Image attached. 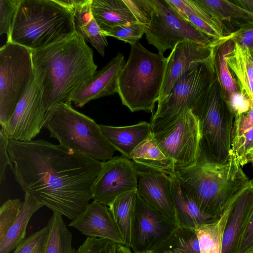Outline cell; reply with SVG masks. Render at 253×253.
Wrapping results in <instances>:
<instances>
[{
    "label": "cell",
    "mask_w": 253,
    "mask_h": 253,
    "mask_svg": "<svg viewBox=\"0 0 253 253\" xmlns=\"http://www.w3.org/2000/svg\"><path fill=\"white\" fill-rule=\"evenodd\" d=\"M234 43L233 50L227 57V64L236 79L239 90L253 104V61L248 48Z\"/></svg>",
    "instance_id": "obj_26"
},
{
    "label": "cell",
    "mask_w": 253,
    "mask_h": 253,
    "mask_svg": "<svg viewBox=\"0 0 253 253\" xmlns=\"http://www.w3.org/2000/svg\"><path fill=\"white\" fill-rule=\"evenodd\" d=\"M76 31L82 35L85 41L90 42L102 56H104L105 48L108 45L107 37L103 34L94 17Z\"/></svg>",
    "instance_id": "obj_38"
},
{
    "label": "cell",
    "mask_w": 253,
    "mask_h": 253,
    "mask_svg": "<svg viewBox=\"0 0 253 253\" xmlns=\"http://www.w3.org/2000/svg\"><path fill=\"white\" fill-rule=\"evenodd\" d=\"M137 196V189L128 191L118 196L108 207L109 212L122 237L124 245L129 248Z\"/></svg>",
    "instance_id": "obj_27"
},
{
    "label": "cell",
    "mask_w": 253,
    "mask_h": 253,
    "mask_svg": "<svg viewBox=\"0 0 253 253\" xmlns=\"http://www.w3.org/2000/svg\"><path fill=\"white\" fill-rule=\"evenodd\" d=\"M182 190L205 214L218 219L231 200L250 182L235 156L219 163L203 151L197 163L174 172Z\"/></svg>",
    "instance_id": "obj_3"
},
{
    "label": "cell",
    "mask_w": 253,
    "mask_h": 253,
    "mask_svg": "<svg viewBox=\"0 0 253 253\" xmlns=\"http://www.w3.org/2000/svg\"><path fill=\"white\" fill-rule=\"evenodd\" d=\"M229 41L251 50L253 48V20L241 24L237 30L213 40L211 46L216 48Z\"/></svg>",
    "instance_id": "obj_35"
},
{
    "label": "cell",
    "mask_w": 253,
    "mask_h": 253,
    "mask_svg": "<svg viewBox=\"0 0 253 253\" xmlns=\"http://www.w3.org/2000/svg\"><path fill=\"white\" fill-rule=\"evenodd\" d=\"M247 157L249 162H251L253 167V147L251 148L247 152Z\"/></svg>",
    "instance_id": "obj_48"
},
{
    "label": "cell",
    "mask_w": 253,
    "mask_h": 253,
    "mask_svg": "<svg viewBox=\"0 0 253 253\" xmlns=\"http://www.w3.org/2000/svg\"><path fill=\"white\" fill-rule=\"evenodd\" d=\"M145 31V26L136 22L116 25L102 32L106 37H114L131 45L139 41Z\"/></svg>",
    "instance_id": "obj_34"
},
{
    "label": "cell",
    "mask_w": 253,
    "mask_h": 253,
    "mask_svg": "<svg viewBox=\"0 0 253 253\" xmlns=\"http://www.w3.org/2000/svg\"><path fill=\"white\" fill-rule=\"evenodd\" d=\"M20 0H0V35L5 34L9 42L13 21Z\"/></svg>",
    "instance_id": "obj_39"
},
{
    "label": "cell",
    "mask_w": 253,
    "mask_h": 253,
    "mask_svg": "<svg viewBox=\"0 0 253 253\" xmlns=\"http://www.w3.org/2000/svg\"><path fill=\"white\" fill-rule=\"evenodd\" d=\"M115 253H133L131 249L125 245L116 244Z\"/></svg>",
    "instance_id": "obj_47"
},
{
    "label": "cell",
    "mask_w": 253,
    "mask_h": 253,
    "mask_svg": "<svg viewBox=\"0 0 253 253\" xmlns=\"http://www.w3.org/2000/svg\"><path fill=\"white\" fill-rule=\"evenodd\" d=\"M155 141L171 160L175 169L195 165L203 152V136L198 118L186 109L171 125L151 133Z\"/></svg>",
    "instance_id": "obj_10"
},
{
    "label": "cell",
    "mask_w": 253,
    "mask_h": 253,
    "mask_svg": "<svg viewBox=\"0 0 253 253\" xmlns=\"http://www.w3.org/2000/svg\"><path fill=\"white\" fill-rule=\"evenodd\" d=\"M221 253H237L241 236L253 212V180L229 202Z\"/></svg>",
    "instance_id": "obj_17"
},
{
    "label": "cell",
    "mask_w": 253,
    "mask_h": 253,
    "mask_svg": "<svg viewBox=\"0 0 253 253\" xmlns=\"http://www.w3.org/2000/svg\"><path fill=\"white\" fill-rule=\"evenodd\" d=\"M69 226L76 228L88 237L110 240L124 245L121 234L109 212L108 208L93 201Z\"/></svg>",
    "instance_id": "obj_19"
},
{
    "label": "cell",
    "mask_w": 253,
    "mask_h": 253,
    "mask_svg": "<svg viewBox=\"0 0 253 253\" xmlns=\"http://www.w3.org/2000/svg\"><path fill=\"white\" fill-rule=\"evenodd\" d=\"M93 16L102 30L137 22L124 0H92Z\"/></svg>",
    "instance_id": "obj_23"
},
{
    "label": "cell",
    "mask_w": 253,
    "mask_h": 253,
    "mask_svg": "<svg viewBox=\"0 0 253 253\" xmlns=\"http://www.w3.org/2000/svg\"><path fill=\"white\" fill-rule=\"evenodd\" d=\"M44 205L33 196L25 193L24 205L17 218L0 242V253H9L15 250L26 235L28 223L33 214Z\"/></svg>",
    "instance_id": "obj_25"
},
{
    "label": "cell",
    "mask_w": 253,
    "mask_h": 253,
    "mask_svg": "<svg viewBox=\"0 0 253 253\" xmlns=\"http://www.w3.org/2000/svg\"><path fill=\"white\" fill-rule=\"evenodd\" d=\"M138 174V195L151 208L175 222L169 175L139 168Z\"/></svg>",
    "instance_id": "obj_18"
},
{
    "label": "cell",
    "mask_w": 253,
    "mask_h": 253,
    "mask_svg": "<svg viewBox=\"0 0 253 253\" xmlns=\"http://www.w3.org/2000/svg\"><path fill=\"white\" fill-rule=\"evenodd\" d=\"M249 51H250V52L251 58H252V60L253 61V48L251 50H250Z\"/></svg>",
    "instance_id": "obj_49"
},
{
    "label": "cell",
    "mask_w": 253,
    "mask_h": 253,
    "mask_svg": "<svg viewBox=\"0 0 253 253\" xmlns=\"http://www.w3.org/2000/svg\"><path fill=\"white\" fill-rule=\"evenodd\" d=\"M141 253H152L151 252H143Z\"/></svg>",
    "instance_id": "obj_50"
},
{
    "label": "cell",
    "mask_w": 253,
    "mask_h": 253,
    "mask_svg": "<svg viewBox=\"0 0 253 253\" xmlns=\"http://www.w3.org/2000/svg\"><path fill=\"white\" fill-rule=\"evenodd\" d=\"M217 77L214 56L194 64L177 80L169 95L158 103L157 110L151 119V133L172 124L185 109L192 111Z\"/></svg>",
    "instance_id": "obj_7"
},
{
    "label": "cell",
    "mask_w": 253,
    "mask_h": 253,
    "mask_svg": "<svg viewBox=\"0 0 253 253\" xmlns=\"http://www.w3.org/2000/svg\"><path fill=\"white\" fill-rule=\"evenodd\" d=\"M32 50L13 42L0 49V124L11 119L15 109L34 81Z\"/></svg>",
    "instance_id": "obj_9"
},
{
    "label": "cell",
    "mask_w": 253,
    "mask_h": 253,
    "mask_svg": "<svg viewBox=\"0 0 253 253\" xmlns=\"http://www.w3.org/2000/svg\"><path fill=\"white\" fill-rule=\"evenodd\" d=\"M225 100L234 117L248 111L253 107L251 100L240 90L225 98Z\"/></svg>",
    "instance_id": "obj_42"
},
{
    "label": "cell",
    "mask_w": 253,
    "mask_h": 253,
    "mask_svg": "<svg viewBox=\"0 0 253 253\" xmlns=\"http://www.w3.org/2000/svg\"><path fill=\"white\" fill-rule=\"evenodd\" d=\"M46 226L48 238L45 253H76L72 245V234L66 227L61 214L53 212Z\"/></svg>",
    "instance_id": "obj_30"
},
{
    "label": "cell",
    "mask_w": 253,
    "mask_h": 253,
    "mask_svg": "<svg viewBox=\"0 0 253 253\" xmlns=\"http://www.w3.org/2000/svg\"><path fill=\"white\" fill-rule=\"evenodd\" d=\"M92 1V0H84V2L72 13L76 30L93 18L91 6Z\"/></svg>",
    "instance_id": "obj_43"
},
{
    "label": "cell",
    "mask_w": 253,
    "mask_h": 253,
    "mask_svg": "<svg viewBox=\"0 0 253 253\" xmlns=\"http://www.w3.org/2000/svg\"><path fill=\"white\" fill-rule=\"evenodd\" d=\"M213 18L222 23L223 21L242 19L253 20L252 12L232 1L224 0H195Z\"/></svg>",
    "instance_id": "obj_31"
},
{
    "label": "cell",
    "mask_w": 253,
    "mask_h": 253,
    "mask_svg": "<svg viewBox=\"0 0 253 253\" xmlns=\"http://www.w3.org/2000/svg\"><path fill=\"white\" fill-rule=\"evenodd\" d=\"M35 72L41 78L47 111L60 103H71L74 92L97 72L92 49L77 31L43 48L32 50Z\"/></svg>",
    "instance_id": "obj_2"
},
{
    "label": "cell",
    "mask_w": 253,
    "mask_h": 253,
    "mask_svg": "<svg viewBox=\"0 0 253 253\" xmlns=\"http://www.w3.org/2000/svg\"><path fill=\"white\" fill-rule=\"evenodd\" d=\"M24 202L20 199H9L0 208V242L20 214Z\"/></svg>",
    "instance_id": "obj_36"
},
{
    "label": "cell",
    "mask_w": 253,
    "mask_h": 253,
    "mask_svg": "<svg viewBox=\"0 0 253 253\" xmlns=\"http://www.w3.org/2000/svg\"><path fill=\"white\" fill-rule=\"evenodd\" d=\"M187 21L213 41L224 35L222 23L213 18L195 0H190Z\"/></svg>",
    "instance_id": "obj_33"
},
{
    "label": "cell",
    "mask_w": 253,
    "mask_h": 253,
    "mask_svg": "<svg viewBox=\"0 0 253 253\" xmlns=\"http://www.w3.org/2000/svg\"><path fill=\"white\" fill-rule=\"evenodd\" d=\"M116 244L105 239L87 237L76 253H115Z\"/></svg>",
    "instance_id": "obj_41"
},
{
    "label": "cell",
    "mask_w": 253,
    "mask_h": 253,
    "mask_svg": "<svg viewBox=\"0 0 253 253\" xmlns=\"http://www.w3.org/2000/svg\"><path fill=\"white\" fill-rule=\"evenodd\" d=\"M229 211L228 204L221 216L215 221L201 225L196 229L200 253H221L222 238Z\"/></svg>",
    "instance_id": "obj_29"
},
{
    "label": "cell",
    "mask_w": 253,
    "mask_h": 253,
    "mask_svg": "<svg viewBox=\"0 0 253 253\" xmlns=\"http://www.w3.org/2000/svg\"><path fill=\"white\" fill-rule=\"evenodd\" d=\"M126 63L124 56L119 52L74 92L71 103L83 107L92 100L118 93V77Z\"/></svg>",
    "instance_id": "obj_16"
},
{
    "label": "cell",
    "mask_w": 253,
    "mask_h": 253,
    "mask_svg": "<svg viewBox=\"0 0 253 253\" xmlns=\"http://www.w3.org/2000/svg\"><path fill=\"white\" fill-rule=\"evenodd\" d=\"M170 190L177 226L196 229L202 225L211 223L217 218L205 214L182 190L175 173L169 175Z\"/></svg>",
    "instance_id": "obj_20"
},
{
    "label": "cell",
    "mask_w": 253,
    "mask_h": 253,
    "mask_svg": "<svg viewBox=\"0 0 253 253\" xmlns=\"http://www.w3.org/2000/svg\"><path fill=\"white\" fill-rule=\"evenodd\" d=\"M152 253H200L195 229L177 226L171 235Z\"/></svg>",
    "instance_id": "obj_28"
},
{
    "label": "cell",
    "mask_w": 253,
    "mask_h": 253,
    "mask_svg": "<svg viewBox=\"0 0 253 253\" xmlns=\"http://www.w3.org/2000/svg\"><path fill=\"white\" fill-rule=\"evenodd\" d=\"M139 23L147 27L154 9L153 0H124Z\"/></svg>",
    "instance_id": "obj_40"
},
{
    "label": "cell",
    "mask_w": 253,
    "mask_h": 253,
    "mask_svg": "<svg viewBox=\"0 0 253 253\" xmlns=\"http://www.w3.org/2000/svg\"><path fill=\"white\" fill-rule=\"evenodd\" d=\"M9 139L2 128L0 130V182L5 179V171L7 165H10V159L8 155Z\"/></svg>",
    "instance_id": "obj_45"
},
{
    "label": "cell",
    "mask_w": 253,
    "mask_h": 253,
    "mask_svg": "<svg viewBox=\"0 0 253 253\" xmlns=\"http://www.w3.org/2000/svg\"><path fill=\"white\" fill-rule=\"evenodd\" d=\"M214 57L211 46L184 41L177 43L167 57L164 82L158 103L169 93L177 80L194 64Z\"/></svg>",
    "instance_id": "obj_15"
},
{
    "label": "cell",
    "mask_w": 253,
    "mask_h": 253,
    "mask_svg": "<svg viewBox=\"0 0 253 253\" xmlns=\"http://www.w3.org/2000/svg\"><path fill=\"white\" fill-rule=\"evenodd\" d=\"M48 238L46 226L23 239L13 253H45Z\"/></svg>",
    "instance_id": "obj_37"
},
{
    "label": "cell",
    "mask_w": 253,
    "mask_h": 253,
    "mask_svg": "<svg viewBox=\"0 0 253 253\" xmlns=\"http://www.w3.org/2000/svg\"><path fill=\"white\" fill-rule=\"evenodd\" d=\"M192 112L199 119L209 157L219 163L227 162L231 154L234 117L226 103L217 77L200 98Z\"/></svg>",
    "instance_id": "obj_8"
},
{
    "label": "cell",
    "mask_w": 253,
    "mask_h": 253,
    "mask_svg": "<svg viewBox=\"0 0 253 253\" xmlns=\"http://www.w3.org/2000/svg\"><path fill=\"white\" fill-rule=\"evenodd\" d=\"M237 253H253V212L241 236Z\"/></svg>",
    "instance_id": "obj_44"
},
{
    "label": "cell",
    "mask_w": 253,
    "mask_h": 253,
    "mask_svg": "<svg viewBox=\"0 0 253 253\" xmlns=\"http://www.w3.org/2000/svg\"><path fill=\"white\" fill-rule=\"evenodd\" d=\"M231 147V153L239 164H247V152L253 147V107L234 117Z\"/></svg>",
    "instance_id": "obj_24"
},
{
    "label": "cell",
    "mask_w": 253,
    "mask_h": 253,
    "mask_svg": "<svg viewBox=\"0 0 253 253\" xmlns=\"http://www.w3.org/2000/svg\"><path fill=\"white\" fill-rule=\"evenodd\" d=\"M99 127L116 150L130 160L131 152L151 133L150 123L147 122L126 126L99 125Z\"/></svg>",
    "instance_id": "obj_21"
},
{
    "label": "cell",
    "mask_w": 253,
    "mask_h": 253,
    "mask_svg": "<svg viewBox=\"0 0 253 253\" xmlns=\"http://www.w3.org/2000/svg\"><path fill=\"white\" fill-rule=\"evenodd\" d=\"M35 73L34 81L18 103L11 119L1 127L9 139L32 140L43 127L46 111L42 84L40 76Z\"/></svg>",
    "instance_id": "obj_12"
},
{
    "label": "cell",
    "mask_w": 253,
    "mask_h": 253,
    "mask_svg": "<svg viewBox=\"0 0 253 253\" xmlns=\"http://www.w3.org/2000/svg\"><path fill=\"white\" fill-rule=\"evenodd\" d=\"M177 227L174 220L151 208L137 194L129 248L133 253L151 252L164 243Z\"/></svg>",
    "instance_id": "obj_13"
},
{
    "label": "cell",
    "mask_w": 253,
    "mask_h": 253,
    "mask_svg": "<svg viewBox=\"0 0 253 253\" xmlns=\"http://www.w3.org/2000/svg\"><path fill=\"white\" fill-rule=\"evenodd\" d=\"M130 160L143 169L162 172L168 175L175 172L172 161L163 153L151 133L131 152Z\"/></svg>",
    "instance_id": "obj_22"
},
{
    "label": "cell",
    "mask_w": 253,
    "mask_h": 253,
    "mask_svg": "<svg viewBox=\"0 0 253 253\" xmlns=\"http://www.w3.org/2000/svg\"><path fill=\"white\" fill-rule=\"evenodd\" d=\"M8 152L10 168L25 193L72 220L85 210L102 162L42 139H9Z\"/></svg>",
    "instance_id": "obj_1"
},
{
    "label": "cell",
    "mask_w": 253,
    "mask_h": 253,
    "mask_svg": "<svg viewBox=\"0 0 253 253\" xmlns=\"http://www.w3.org/2000/svg\"><path fill=\"white\" fill-rule=\"evenodd\" d=\"M235 2L242 7L253 12V0H238Z\"/></svg>",
    "instance_id": "obj_46"
},
{
    "label": "cell",
    "mask_w": 253,
    "mask_h": 253,
    "mask_svg": "<svg viewBox=\"0 0 253 253\" xmlns=\"http://www.w3.org/2000/svg\"><path fill=\"white\" fill-rule=\"evenodd\" d=\"M138 168L124 156L102 162L100 172L92 188V199L109 207L119 195L137 189Z\"/></svg>",
    "instance_id": "obj_14"
},
{
    "label": "cell",
    "mask_w": 253,
    "mask_h": 253,
    "mask_svg": "<svg viewBox=\"0 0 253 253\" xmlns=\"http://www.w3.org/2000/svg\"><path fill=\"white\" fill-rule=\"evenodd\" d=\"M234 45L233 41H229L220 46L213 48L217 76L223 89L225 98L238 91L237 82L229 71L227 61V57L233 50Z\"/></svg>",
    "instance_id": "obj_32"
},
{
    "label": "cell",
    "mask_w": 253,
    "mask_h": 253,
    "mask_svg": "<svg viewBox=\"0 0 253 253\" xmlns=\"http://www.w3.org/2000/svg\"><path fill=\"white\" fill-rule=\"evenodd\" d=\"M76 31L73 14L55 0H20L8 42L36 50Z\"/></svg>",
    "instance_id": "obj_4"
},
{
    "label": "cell",
    "mask_w": 253,
    "mask_h": 253,
    "mask_svg": "<svg viewBox=\"0 0 253 253\" xmlns=\"http://www.w3.org/2000/svg\"><path fill=\"white\" fill-rule=\"evenodd\" d=\"M153 1L154 9L144 34L148 43L158 52L163 54L184 41L211 46L213 40L178 15L165 0Z\"/></svg>",
    "instance_id": "obj_11"
},
{
    "label": "cell",
    "mask_w": 253,
    "mask_h": 253,
    "mask_svg": "<svg viewBox=\"0 0 253 253\" xmlns=\"http://www.w3.org/2000/svg\"><path fill=\"white\" fill-rule=\"evenodd\" d=\"M127 61L118 80V93L123 105L131 112L154 114L162 88L167 58L152 52L139 41L130 45Z\"/></svg>",
    "instance_id": "obj_5"
},
{
    "label": "cell",
    "mask_w": 253,
    "mask_h": 253,
    "mask_svg": "<svg viewBox=\"0 0 253 253\" xmlns=\"http://www.w3.org/2000/svg\"><path fill=\"white\" fill-rule=\"evenodd\" d=\"M43 127L61 145L92 160L105 162L116 150L99 125L74 109L70 103L60 102L47 110Z\"/></svg>",
    "instance_id": "obj_6"
}]
</instances>
